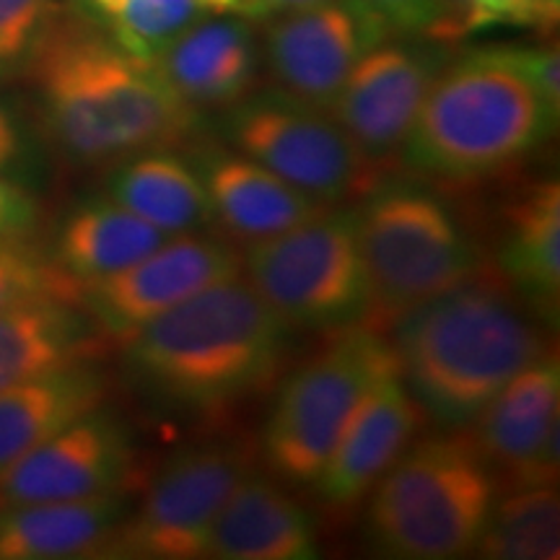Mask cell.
Segmentation results:
<instances>
[{"mask_svg":"<svg viewBox=\"0 0 560 560\" xmlns=\"http://www.w3.org/2000/svg\"><path fill=\"white\" fill-rule=\"evenodd\" d=\"M151 68L192 115H223L260 89V26L240 13H208L179 34Z\"/></svg>","mask_w":560,"mask_h":560,"instance_id":"16","label":"cell"},{"mask_svg":"<svg viewBox=\"0 0 560 560\" xmlns=\"http://www.w3.org/2000/svg\"><path fill=\"white\" fill-rule=\"evenodd\" d=\"M249 472H255V454L242 439L190 444L172 454L136 514L125 516L112 556L206 558L215 516Z\"/></svg>","mask_w":560,"mask_h":560,"instance_id":"10","label":"cell"},{"mask_svg":"<svg viewBox=\"0 0 560 560\" xmlns=\"http://www.w3.org/2000/svg\"><path fill=\"white\" fill-rule=\"evenodd\" d=\"M170 236L115 200L83 202L68 215L58 236V268L83 291L122 272L159 249Z\"/></svg>","mask_w":560,"mask_h":560,"instance_id":"24","label":"cell"},{"mask_svg":"<svg viewBox=\"0 0 560 560\" xmlns=\"http://www.w3.org/2000/svg\"><path fill=\"white\" fill-rule=\"evenodd\" d=\"M104 382L94 371L68 366L0 389V475L13 462L100 408Z\"/></svg>","mask_w":560,"mask_h":560,"instance_id":"23","label":"cell"},{"mask_svg":"<svg viewBox=\"0 0 560 560\" xmlns=\"http://www.w3.org/2000/svg\"><path fill=\"white\" fill-rule=\"evenodd\" d=\"M558 128L503 47L446 58L405 140L400 159L431 179L470 182L509 170Z\"/></svg>","mask_w":560,"mask_h":560,"instance_id":"4","label":"cell"},{"mask_svg":"<svg viewBox=\"0 0 560 560\" xmlns=\"http://www.w3.org/2000/svg\"><path fill=\"white\" fill-rule=\"evenodd\" d=\"M312 3H322V0H236L231 5V13H240V16L255 21V24H262V21L278 16V13L304 9V5Z\"/></svg>","mask_w":560,"mask_h":560,"instance_id":"33","label":"cell"},{"mask_svg":"<svg viewBox=\"0 0 560 560\" xmlns=\"http://www.w3.org/2000/svg\"><path fill=\"white\" fill-rule=\"evenodd\" d=\"M37 223V206L32 195L16 182L0 177V242L16 240Z\"/></svg>","mask_w":560,"mask_h":560,"instance_id":"32","label":"cell"},{"mask_svg":"<svg viewBox=\"0 0 560 560\" xmlns=\"http://www.w3.org/2000/svg\"><path fill=\"white\" fill-rule=\"evenodd\" d=\"M425 420L400 371L384 374L350 416L332 457L314 478L317 499L338 511L361 503L412 441L423 436Z\"/></svg>","mask_w":560,"mask_h":560,"instance_id":"17","label":"cell"},{"mask_svg":"<svg viewBox=\"0 0 560 560\" xmlns=\"http://www.w3.org/2000/svg\"><path fill=\"white\" fill-rule=\"evenodd\" d=\"M39 299L73 301L81 289L58 265H47L16 240L0 242V312Z\"/></svg>","mask_w":560,"mask_h":560,"instance_id":"28","label":"cell"},{"mask_svg":"<svg viewBox=\"0 0 560 560\" xmlns=\"http://www.w3.org/2000/svg\"><path fill=\"white\" fill-rule=\"evenodd\" d=\"M242 276L293 330L366 327L369 283L355 208H322L299 226L252 244L242 255Z\"/></svg>","mask_w":560,"mask_h":560,"instance_id":"7","label":"cell"},{"mask_svg":"<svg viewBox=\"0 0 560 560\" xmlns=\"http://www.w3.org/2000/svg\"><path fill=\"white\" fill-rule=\"evenodd\" d=\"M400 37L429 39L436 37L439 0H361Z\"/></svg>","mask_w":560,"mask_h":560,"instance_id":"30","label":"cell"},{"mask_svg":"<svg viewBox=\"0 0 560 560\" xmlns=\"http://www.w3.org/2000/svg\"><path fill=\"white\" fill-rule=\"evenodd\" d=\"M540 100L560 115V58L558 47H503Z\"/></svg>","mask_w":560,"mask_h":560,"instance_id":"31","label":"cell"},{"mask_svg":"<svg viewBox=\"0 0 560 560\" xmlns=\"http://www.w3.org/2000/svg\"><path fill=\"white\" fill-rule=\"evenodd\" d=\"M107 198L170 240L215 226L208 192L192 161L174 149L143 151L109 166Z\"/></svg>","mask_w":560,"mask_h":560,"instance_id":"22","label":"cell"},{"mask_svg":"<svg viewBox=\"0 0 560 560\" xmlns=\"http://www.w3.org/2000/svg\"><path fill=\"white\" fill-rule=\"evenodd\" d=\"M190 161L208 192L213 223L236 247L268 242L330 208L223 143L195 145Z\"/></svg>","mask_w":560,"mask_h":560,"instance_id":"18","label":"cell"},{"mask_svg":"<svg viewBox=\"0 0 560 560\" xmlns=\"http://www.w3.org/2000/svg\"><path fill=\"white\" fill-rule=\"evenodd\" d=\"M355 234L376 332L486 268L450 202L416 179L376 182L355 208Z\"/></svg>","mask_w":560,"mask_h":560,"instance_id":"6","label":"cell"},{"mask_svg":"<svg viewBox=\"0 0 560 560\" xmlns=\"http://www.w3.org/2000/svg\"><path fill=\"white\" fill-rule=\"evenodd\" d=\"M91 9L125 52L149 66L210 13L200 0H91Z\"/></svg>","mask_w":560,"mask_h":560,"instance_id":"27","label":"cell"},{"mask_svg":"<svg viewBox=\"0 0 560 560\" xmlns=\"http://www.w3.org/2000/svg\"><path fill=\"white\" fill-rule=\"evenodd\" d=\"M257 26L268 86L325 112L332 109L355 62L395 37L361 0H322Z\"/></svg>","mask_w":560,"mask_h":560,"instance_id":"11","label":"cell"},{"mask_svg":"<svg viewBox=\"0 0 560 560\" xmlns=\"http://www.w3.org/2000/svg\"><path fill=\"white\" fill-rule=\"evenodd\" d=\"M242 272V252L223 236H172L122 272L81 291L83 304L107 338L128 342L140 327L185 299Z\"/></svg>","mask_w":560,"mask_h":560,"instance_id":"13","label":"cell"},{"mask_svg":"<svg viewBox=\"0 0 560 560\" xmlns=\"http://www.w3.org/2000/svg\"><path fill=\"white\" fill-rule=\"evenodd\" d=\"M548 325L499 272L482 268L389 327L400 380L425 418L465 431L506 384L550 355Z\"/></svg>","mask_w":560,"mask_h":560,"instance_id":"2","label":"cell"},{"mask_svg":"<svg viewBox=\"0 0 560 560\" xmlns=\"http://www.w3.org/2000/svg\"><path fill=\"white\" fill-rule=\"evenodd\" d=\"M73 301L39 299L0 312V389L68 366L96 346Z\"/></svg>","mask_w":560,"mask_h":560,"instance_id":"25","label":"cell"},{"mask_svg":"<svg viewBox=\"0 0 560 560\" xmlns=\"http://www.w3.org/2000/svg\"><path fill=\"white\" fill-rule=\"evenodd\" d=\"M55 145L81 166L179 149L198 115L89 13L55 3L21 62Z\"/></svg>","mask_w":560,"mask_h":560,"instance_id":"1","label":"cell"},{"mask_svg":"<svg viewBox=\"0 0 560 560\" xmlns=\"http://www.w3.org/2000/svg\"><path fill=\"white\" fill-rule=\"evenodd\" d=\"M495 272L545 322L560 301V187L558 179L524 185L501 206Z\"/></svg>","mask_w":560,"mask_h":560,"instance_id":"20","label":"cell"},{"mask_svg":"<svg viewBox=\"0 0 560 560\" xmlns=\"http://www.w3.org/2000/svg\"><path fill=\"white\" fill-rule=\"evenodd\" d=\"M499 495L467 429L418 436L366 495V537L387 558L467 556Z\"/></svg>","mask_w":560,"mask_h":560,"instance_id":"5","label":"cell"},{"mask_svg":"<svg viewBox=\"0 0 560 560\" xmlns=\"http://www.w3.org/2000/svg\"><path fill=\"white\" fill-rule=\"evenodd\" d=\"M475 552L493 560H556L560 501L556 486L514 488L495 499Z\"/></svg>","mask_w":560,"mask_h":560,"instance_id":"26","label":"cell"},{"mask_svg":"<svg viewBox=\"0 0 560 560\" xmlns=\"http://www.w3.org/2000/svg\"><path fill=\"white\" fill-rule=\"evenodd\" d=\"M128 506L117 490L75 501L9 506L0 514V560H66L112 552Z\"/></svg>","mask_w":560,"mask_h":560,"instance_id":"21","label":"cell"},{"mask_svg":"<svg viewBox=\"0 0 560 560\" xmlns=\"http://www.w3.org/2000/svg\"><path fill=\"white\" fill-rule=\"evenodd\" d=\"M130 462L128 433L115 418L94 410L0 475V509L112 493L130 472Z\"/></svg>","mask_w":560,"mask_h":560,"instance_id":"15","label":"cell"},{"mask_svg":"<svg viewBox=\"0 0 560 560\" xmlns=\"http://www.w3.org/2000/svg\"><path fill=\"white\" fill-rule=\"evenodd\" d=\"M52 9V0H0V75L21 68Z\"/></svg>","mask_w":560,"mask_h":560,"instance_id":"29","label":"cell"},{"mask_svg":"<svg viewBox=\"0 0 560 560\" xmlns=\"http://www.w3.org/2000/svg\"><path fill=\"white\" fill-rule=\"evenodd\" d=\"M560 366L556 353L516 374L472 420L467 433L499 490L556 486Z\"/></svg>","mask_w":560,"mask_h":560,"instance_id":"14","label":"cell"},{"mask_svg":"<svg viewBox=\"0 0 560 560\" xmlns=\"http://www.w3.org/2000/svg\"><path fill=\"white\" fill-rule=\"evenodd\" d=\"M219 132L223 145L278 174L319 206H342L382 179L330 112L270 86L223 112Z\"/></svg>","mask_w":560,"mask_h":560,"instance_id":"9","label":"cell"},{"mask_svg":"<svg viewBox=\"0 0 560 560\" xmlns=\"http://www.w3.org/2000/svg\"><path fill=\"white\" fill-rule=\"evenodd\" d=\"M21 151H24V143H21V132L13 122V115L0 102V172L11 170L13 164L21 159Z\"/></svg>","mask_w":560,"mask_h":560,"instance_id":"34","label":"cell"},{"mask_svg":"<svg viewBox=\"0 0 560 560\" xmlns=\"http://www.w3.org/2000/svg\"><path fill=\"white\" fill-rule=\"evenodd\" d=\"M202 5H206V9L213 13V11H219V13H226V11H231V5L236 3V0H200Z\"/></svg>","mask_w":560,"mask_h":560,"instance_id":"35","label":"cell"},{"mask_svg":"<svg viewBox=\"0 0 560 560\" xmlns=\"http://www.w3.org/2000/svg\"><path fill=\"white\" fill-rule=\"evenodd\" d=\"M433 45L400 34L374 45L355 62L330 109L361 156L382 174L400 159L433 75L446 62Z\"/></svg>","mask_w":560,"mask_h":560,"instance_id":"12","label":"cell"},{"mask_svg":"<svg viewBox=\"0 0 560 560\" xmlns=\"http://www.w3.org/2000/svg\"><path fill=\"white\" fill-rule=\"evenodd\" d=\"M291 340L293 327L236 272L140 327L125 366L161 408L219 412L268 389Z\"/></svg>","mask_w":560,"mask_h":560,"instance_id":"3","label":"cell"},{"mask_svg":"<svg viewBox=\"0 0 560 560\" xmlns=\"http://www.w3.org/2000/svg\"><path fill=\"white\" fill-rule=\"evenodd\" d=\"M280 387L262 433V459L276 478L312 486L332 457L366 392L397 369L384 332L348 327Z\"/></svg>","mask_w":560,"mask_h":560,"instance_id":"8","label":"cell"},{"mask_svg":"<svg viewBox=\"0 0 560 560\" xmlns=\"http://www.w3.org/2000/svg\"><path fill=\"white\" fill-rule=\"evenodd\" d=\"M208 558L221 560H314L319 558L317 529L310 511L268 475L249 472L208 537Z\"/></svg>","mask_w":560,"mask_h":560,"instance_id":"19","label":"cell"}]
</instances>
